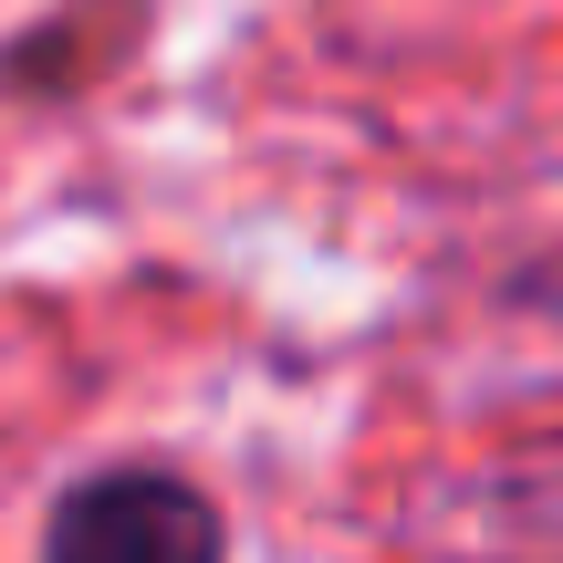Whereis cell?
<instances>
[{
    "mask_svg": "<svg viewBox=\"0 0 563 563\" xmlns=\"http://www.w3.org/2000/svg\"><path fill=\"white\" fill-rule=\"evenodd\" d=\"M32 563H230V522L178 460H104L42 511Z\"/></svg>",
    "mask_w": 563,
    "mask_h": 563,
    "instance_id": "1",
    "label": "cell"
}]
</instances>
